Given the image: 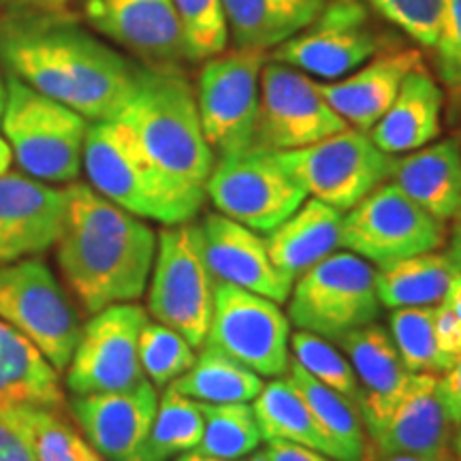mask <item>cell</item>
<instances>
[{
	"label": "cell",
	"mask_w": 461,
	"mask_h": 461,
	"mask_svg": "<svg viewBox=\"0 0 461 461\" xmlns=\"http://www.w3.org/2000/svg\"><path fill=\"white\" fill-rule=\"evenodd\" d=\"M0 60L11 75L86 120H115L131 101L140 68L56 14H7Z\"/></svg>",
	"instance_id": "obj_1"
},
{
	"label": "cell",
	"mask_w": 461,
	"mask_h": 461,
	"mask_svg": "<svg viewBox=\"0 0 461 461\" xmlns=\"http://www.w3.org/2000/svg\"><path fill=\"white\" fill-rule=\"evenodd\" d=\"M67 197L56 257L86 312L140 299L157 255V233L88 184L73 182Z\"/></svg>",
	"instance_id": "obj_2"
},
{
	"label": "cell",
	"mask_w": 461,
	"mask_h": 461,
	"mask_svg": "<svg viewBox=\"0 0 461 461\" xmlns=\"http://www.w3.org/2000/svg\"><path fill=\"white\" fill-rule=\"evenodd\" d=\"M165 176L205 193L214 152L201 129L197 96L180 71L140 68L131 101L118 115Z\"/></svg>",
	"instance_id": "obj_3"
},
{
	"label": "cell",
	"mask_w": 461,
	"mask_h": 461,
	"mask_svg": "<svg viewBox=\"0 0 461 461\" xmlns=\"http://www.w3.org/2000/svg\"><path fill=\"white\" fill-rule=\"evenodd\" d=\"M82 167L90 186L137 218L160 224L190 222L207 194L165 176L143 152L129 126L105 120L88 126Z\"/></svg>",
	"instance_id": "obj_4"
},
{
	"label": "cell",
	"mask_w": 461,
	"mask_h": 461,
	"mask_svg": "<svg viewBox=\"0 0 461 461\" xmlns=\"http://www.w3.org/2000/svg\"><path fill=\"white\" fill-rule=\"evenodd\" d=\"M0 126L17 165L34 180H77L88 132L84 115L9 75Z\"/></svg>",
	"instance_id": "obj_5"
},
{
	"label": "cell",
	"mask_w": 461,
	"mask_h": 461,
	"mask_svg": "<svg viewBox=\"0 0 461 461\" xmlns=\"http://www.w3.org/2000/svg\"><path fill=\"white\" fill-rule=\"evenodd\" d=\"M148 310L188 339L203 346L214 312L216 278L207 265L203 235L194 222L167 224L157 235Z\"/></svg>",
	"instance_id": "obj_6"
},
{
	"label": "cell",
	"mask_w": 461,
	"mask_h": 461,
	"mask_svg": "<svg viewBox=\"0 0 461 461\" xmlns=\"http://www.w3.org/2000/svg\"><path fill=\"white\" fill-rule=\"evenodd\" d=\"M380 314L370 263L353 252L330 255L299 276L288 302V321L330 342L370 325Z\"/></svg>",
	"instance_id": "obj_7"
},
{
	"label": "cell",
	"mask_w": 461,
	"mask_h": 461,
	"mask_svg": "<svg viewBox=\"0 0 461 461\" xmlns=\"http://www.w3.org/2000/svg\"><path fill=\"white\" fill-rule=\"evenodd\" d=\"M0 319L41 350L56 372H65L82 325L51 269L28 257L0 265Z\"/></svg>",
	"instance_id": "obj_8"
},
{
	"label": "cell",
	"mask_w": 461,
	"mask_h": 461,
	"mask_svg": "<svg viewBox=\"0 0 461 461\" xmlns=\"http://www.w3.org/2000/svg\"><path fill=\"white\" fill-rule=\"evenodd\" d=\"M447 227L393 182H383L342 218L339 246L376 265L440 250Z\"/></svg>",
	"instance_id": "obj_9"
},
{
	"label": "cell",
	"mask_w": 461,
	"mask_h": 461,
	"mask_svg": "<svg viewBox=\"0 0 461 461\" xmlns=\"http://www.w3.org/2000/svg\"><path fill=\"white\" fill-rule=\"evenodd\" d=\"M276 157L305 193L339 212H348L387 182L393 158L376 148L367 132L350 126L312 146L276 152Z\"/></svg>",
	"instance_id": "obj_10"
},
{
	"label": "cell",
	"mask_w": 461,
	"mask_h": 461,
	"mask_svg": "<svg viewBox=\"0 0 461 461\" xmlns=\"http://www.w3.org/2000/svg\"><path fill=\"white\" fill-rule=\"evenodd\" d=\"M205 194L218 214L257 233H272L308 199V193L280 165L276 152L258 148L214 163Z\"/></svg>",
	"instance_id": "obj_11"
},
{
	"label": "cell",
	"mask_w": 461,
	"mask_h": 461,
	"mask_svg": "<svg viewBox=\"0 0 461 461\" xmlns=\"http://www.w3.org/2000/svg\"><path fill=\"white\" fill-rule=\"evenodd\" d=\"M265 51L218 54L199 73L197 107L205 141L218 157H233L255 146Z\"/></svg>",
	"instance_id": "obj_12"
},
{
	"label": "cell",
	"mask_w": 461,
	"mask_h": 461,
	"mask_svg": "<svg viewBox=\"0 0 461 461\" xmlns=\"http://www.w3.org/2000/svg\"><path fill=\"white\" fill-rule=\"evenodd\" d=\"M205 344L261 378L285 376L291 363V321L272 299L216 280Z\"/></svg>",
	"instance_id": "obj_13"
},
{
	"label": "cell",
	"mask_w": 461,
	"mask_h": 461,
	"mask_svg": "<svg viewBox=\"0 0 461 461\" xmlns=\"http://www.w3.org/2000/svg\"><path fill=\"white\" fill-rule=\"evenodd\" d=\"M344 129H348V124L308 75L276 60L263 65L252 148L286 152L312 146Z\"/></svg>",
	"instance_id": "obj_14"
},
{
	"label": "cell",
	"mask_w": 461,
	"mask_h": 461,
	"mask_svg": "<svg viewBox=\"0 0 461 461\" xmlns=\"http://www.w3.org/2000/svg\"><path fill=\"white\" fill-rule=\"evenodd\" d=\"M148 312L137 303L103 308L82 327L67 367V387L73 395L122 391L141 383L140 336Z\"/></svg>",
	"instance_id": "obj_15"
},
{
	"label": "cell",
	"mask_w": 461,
	"mask_h": 461,
	"mask_svg": "<svg viewBox=\"0 0 461 461\" xmlns=\"http://www.w3.org/2000/svg\"><path fill=\"white\" fill-rule=\"evenodd\" d=\"M378 34L361 0H331L295 37L272 51V60L305 75L338 79L378 54Z\"/></svg>",
	"instance_id": "obj_16"
},
{
	"label": "cell",
	"mask_w": 461,
	"mask_h": 461,
	"mask_svg": "<svg viewBox=\"0 0 461 461\" xmlns=\"http://www.w3.org/2000/svg\"><path fill=\"white\" fill-rule=\"evenodd\" d=\"M88 24L157 71L188 60L173 0H84Z\"/></svg>",
	"instance_id": "obj_17"
},
{
	"label": "cell",
	"mask_w": 461,
	"mask_h": 461,
	"mask_svg": "<svg viewBox=\"0 0 461 461\" xmlns=\"http://www.w3.org/2000/svg\"><path fill=\"white\" fill-rule=\"evenodd\" d=\"M67 188L22 173H0V265L43 255L67 221Z\"/></svg>",
	"instance_id": "obj_18"
},
{
	"label": "cell",
	"mask_w": 461,
	"mask_h": 461,
	"mask_svg": "<svg viewBox=\"0 0 461 461\" xmlns=\"http://www.w3.org/2000/svg\"><path fill=\"white\" fill-rule=\"evenodd\" d=\"M71 412L88 445L107 461H141L158 408L157 387L146 378L135 387L75 395Z\"/></svg>",
	"instance_id": "obj_19"
},
{
	"label": "cell",
	"mask_w": 461,
	"mask_h": 461,
	"mask_svg": "<svg viewBox=\"0 0 461 461\" xmlns=\"http://www.w3.org/2000/svg\"><path fill=\"white\" fill-rule=\"evenodd\" d=\"M339 346L357 376V408L363 428L370 438L378 436L406 395L414 374L402 363L389 333L374 322L346 333Z\"/></svg>",
	"instance_id": "obj_20"
},
{
	"label": "cell",
	"mask_w": 461,
	"mask_h": 461,
	"mask_svg": "<svg viewBox=\"0 0 461 461\" xmlns=\"http://www.w3.org/2000/svg\"><path fill=\"white\" fill-rule=\"evenodd\" d=\"M203 235L207 265L216 280L285 303L293 291V280L276 269L265 240L257 230L222 214H207L199 224Z\"/></svg>",
	"instance_id": "obj_21"
},
{
	"label": "cell",
	"mask_w": 461,
	"mask_h": 461,
	"mask_svg": "<svg viewBox=\"0 0 461 461\" xmlns=\"http://www.w3.org/2000/svg\"><path fill=\"white\" fill-rule=\"evenodd\" d=\"M423 62L417 50H393L376 54L342 82L319 84L322 96L350 129L370 132L387 113L400 86L414 67Z\"/></svg>",
	"instance_id": "obj_22"
},
{
	"label": "cell",
	"mask_w": 461,
	"mask_h": 461,
	"mask_svg": "<svg viewBox=\"0 0 461 461\" xmlns=\"http://www.w3.org/2000/svg\"><path fill=\"white\" fill-rule=\"evenodd\" d=\"M455 425L438 395V374H414L411 387L393 417L378 436L372 438L376 455L453 453Z\"/></svg>",
	"instance_id": "obj_23"
},
{
	"label": "cell",
	"mask_w": 461,
	"mask_h": 461,
	"mask_svg": "<svg viewBox=\"0 0 461 461\" xmlns=\"http://www.w3.org/2000/svg\"><path fill=\"white\" fill-rule=\"evenodd\" d=\"M387 180L438 221H453L461 212V143L442 140L393 157Z\"/></svg>",
	"instance_id": "obj_24"
},
{
	"label": "cell",
	"mask_w": 461,
	"mask_h": 461,
	"mask_svg": "<svg viewBox=\"0 0 461 461\" xmlns=\"http://www.w3.org/2000/svg\"><path fill=\"white\" fill-rule=\"evenodd\" d=\"M442 103L440 86L420 62L403 77L395 101L367 135L391 157L428 146L440 135Z\"/></svg>",
	"instance_id": "obj_25"
},
{
	"label": "cell",
	"mask_w": 461,
	"mask_h": 461,
	"mask_svg": "<svg viewBox=\"0 0 461 461\" xmlns=\"http://www.w3.org/2000/svg\"><path fill=\"white\" fill-rule=\"evenodd\" d=\"M344 214L319 199H305L302 205L267 233L265 246L276 269L297 280L339 246Z\"/></svg>",
	"instance_id": "obj_26"
},
{
	"label": "cell",
	"mask_w": 461,
	"mask_h": 461,
	"mask_svg": "<svg viewBox=\"0 0 461 461\" xmlns=\"http://www.w3.org/2000/svg\"><path fill=\"white\" fill-rule=\"evenodd\" d=\"M327 0H222L229 37L240 50H274L303 31Z\"/></svg>",
	"instance_id": "obj_27"
},
{
	"label": "cell",
	"mask_w": 461,
	"mask_h": 461,
	"mask_svg": "<svg viewBox=\"0 0 461 461\" xmlns=\"http://www.w3.org/2000/svg\"><path fill=\"white\" fill-rule=\"evenodd\" d=\"M37 403L65 411L54 366L26 336L0 319V406Z\"/></svg>",
	"instance_id": "obj_28"
},
{
	"label": "cell",
	"mask_w": 461,
	"mask_h": 461,
	"mask_svg": "<svg viewBox=\"0 0 461 461\" xmlns=\"http://www.w3.org/2000/svg\"><path fill=\"white\" fill-rule=\"evenodd\" d=\"M457 272L453 258L440 250L378 265L374 280L380 305L397 310L440 303Z\"/></svg>",
	"instance_id": "obj_29"
},
{
	"label": "cell",
	"mask_w": 461,
	"mask_h": 461,
	"mask_svg": "<svg viewBox=\"0 0 461 461\" xmlns=\"http://www.w3.org/2000/svg\"><path fill=\"white\" fill-rule=\"evenodd\" d=\"M288 380L299 391L303 402L319 425L321 434L330 445V455L336 461H363L366 455V431L355 402L346 400L336 391L325 387L314 376H310L299 363H288Z\"/></svg>",
	"instance_id": "obj_30"
},
{
	"label": "cell",
	"mask_w": 461,
	"mask_h": 461,
	"mask_svg": "<svg viewBox=\"0 0 461 461\" xmlns=\"http://www.w3.org/2000/svg\"><path fill=\"white\" fill-rule=\"evenodd\" d=\"M169 387L194 402L233 403L255 400L261 393L263 380L233 357L203 344L190 370L173 380Z\"/></svg>",
	"instance_id": "obj_31"
},
{
	"label": "cell",
	"mask_w": 461,
	"mask_h": 461,
	"mask_svg": "<svg viewBox=\"0 0 461 461\" xmlns=\"http://www.w3.org/2000/svg\"><path fill=\"white\" fill-rule=\"evenodd\" d=\"M252 412L263 440L297 442L330 455V445L321 434L308 403L286 376H278L269 384H263L261 393L252 400Z\"/></svg>",
	"instance_id": "obj_32"
},
{
	"label": "cell",
	"mask_w": 461,
	"mask_h": 461,
	"mask_svg": "<svg viewBox=\"0 0 461 461\" xmlns=\"http://www.w3.org/2000/svg\"><path fill=\"white\" fill-rule=\"evenodd\" d=\"M203 428L201 403L167 387L158 400L157 414L141 451V461H169L177 455L197 451Z\"/></svg>",
	"instance_id": "obj_33"
},
{
	"label": "cell",
	"mask_w": 461,
	"mask_h": 461,
	"mask_svg": "<svg viewBox=\"0 0 461 461\" xmlns=\"http://www.w3.org/2000/svg\"><path fill=\"white\" fill-rule=\"evenodd\" d=\"M0 417L26 442L34 461H75L79 436L62 411L37 403H7L0 406Z\"/></svg>",
	"instance_id": "obj_34"
},
{
	"label": "cell",
	"mask_w": 461,
	"mask_h": 461,
	"mask_svg": "<svg viewBox=\"0 0 461 461\" xmlns=\"http://www.w3.org/2000/svg\"><path fill=\"white\" fill-rule=\"evenodd\" d=\"M199 403L205 428L197 453L207 455V457L238 461L257 451L263 442V436L248 402Z\"/></svg>",
	"instance_id": "obj_35"
},
{
	"label": "cell",
	"mask_w": 461,
	"mask_h": 461,
	"mask_svg": "<svg viewBox=\"0 0 461 461\" xmlns=\"http://www.w3.org/2000/svg\"><path fill=\"white\" fill-rule=\"evenodd\" d=\"M434 308L436 305L397 308L389 316L391 339L402 357V363L411 374H438L440 376Z\"/></svg>",
	"instance_id": "obj_36"
},
{
	"label": "cell",
	"mask_w": 461,
	"mask_h": 461,
	"mask_svg": "<svg viewBox=\"0 0 461 461\" xmlns=\"http://www.w3.org/2000/svg\"><path fill=\"white\" fill-rule=\"evenodd\" d=\"M197 355L182 333L163 322L148 321L140 336V361L154 387H167L190 370Z\"/></svg>",
	"instance_id": "obj_37"
},
{
	"label": "cell",
	"mask_w": 461,
	"mask_h": 461,
	"mask_svg": "<svg viewBox=\"0 0 461 461\" xmlns=\"http://www.w3.org/2000/svg\"><path fill=\"white\" fill-rule=\"evenodd\" d=\"M188 62L210 60L227 50L229 28L222 0H173Z\"/></svg>",
	"instance_id": "obj_38"
},
{
	"label": "cell",
	"mask_w": 461,
	"mask_h": 461,
	"mask_svg": "<svg viewBox=\"0 0 461 461\" xmlns=\"http://www.w3.org/2000/svg\"><path fill=\"white\" fill-rule=\"evenodd\" d=\"M291 350L299 366L303 367L310 376L339 393L346 400L357 403V376L350 361L339 350L333 348L330 339L314 336L310 331H302L291 336Z\"/></svg>",
	"instance_id": "obj_39"
},
{
	"label": "cell",
	"mask_w": 461,
	"mask_h": 461,
	"mask_svg": "<svg viewBox=\"0 0 461 461\" xmlns=\"http://www.w3.org/2000/svg\"><path fill=\"white\" fill-rule=\"evenodd\" d=\"M366 7L406 32L420 48L431 50L438 41L447 0H361Z\"/></svg>",
	"instance_id": "obj_40"
},
{
	"label": "cell",
	"mask_w": 461,
	"mask_h": 461,
	"mask_svg": "<svg viewBox=\"0 0 461 461\" xmlns=\"http://www.w3.org/2000/svg\"><path fill=\"white\" fill-rule=\"evenodd\" d=\"M438 77L447 88L461 92V0H447L434 48Z\"/></svg>",
	"instance_id": "obj_41"
},
{
	"label": "cell",
	"mask_w": 461,
	"mask_h": 461,
	"mask_svg": "<svg viewBox=\"0 0 461 461\" xmlns=\"http://www.w3.org/2000/svg\"><path fill=\"white\" fill-rule=\"evenodd\" d=\"M434 330L438 344V361H440V374L461 357V322L445 303H436L434 308Z\"/></svg>",
	"instance_id": "obj_42"
},
{
	"label": "cell",
	"mask_w": 461,
	"mask_h": 461,
	"mask_svg": "<svg viewBox=\"0 0 461 461\" xmlns=\"http://www.w3.org/2000/svg\"><path fill=\"white\" fill-rule=\"evenodd\" d=\"M438 395H440L448 419L457 429L461 425V357L445 374L438 376Z\"/></svg>",
	"instance_id": "obj_43"
},
{
	"label": "cell",
	"mask_w": 461,
	"mask_h": 461,
	"mask_svg": "<svg viewBox=\"0 0 461 461\" xmlns=\"http://www.w3.org/2000/svg\"><path fill=\"white\" fill-rule=\"evenodd\" d=\"M263 455L267 461H333L330 455L286 440L267 442V448H265Z\"/></svg>",
	"instance_id": "obj_44"
},
{
	"label": "cell",
	"mask_w": 461,
	"mask_h": 461,
	"mask_svg": "<svg viewBox=\"0 0 461 461\" xmlns=\"http://www.w3.org/2000/svg\"><path fill=\"white\" fill-rule=\"evenodd\" d=\"M0 461H34L26 442L0 417Z\"/></svg>",
	"instance_id": "obj_45"
},
{
	"label": "cell",
	"mask_w": 461,
	"mask_h": 461,
	"mask_svg": "<svg viewBox=\"0 0 461 461\" xmlns=\"http://www.w3.org/2000/svg\"><path fill=\"white\" fill-rule=\"evenodd\" d=\"M68 0H0L9 14H56Z\"/></svg>",
	"instance_id": "obj_46"
},
{
	"label": "cell",
	"mask_w": 461,
	"mask_h": 461,
	"mask_svg": "<svg viewBox=\"0 0 461 461\" xmlns=\"http://www.w3.org/2000/svg\"><path fill=\"white\" fill-rule=\"evenodd\" d=\"M363 461H455V457H453V453H447V455H412V453L376 455L366 448Z\"/></svg>",
	"instance_id": "obj_47"
},
{
	"label": "cell",
	"mask_w": 461,
	"mask_h": 461,
	"mask_svg": "<svg viewBox=\"0 0 461 461\" xmlns=\"http://www.w3.org/2000/svg\"><path fill=\"white\" fill-rule=\"evenodd\" d=\"M440 303H445L447 308L455 314V319L461 322V272H457V276L451 280V285H448Z\"/></svg>",
	"instance_id": "obj_48"
},
{
	"label": "cell",
	"mask_w": 461,
	"mask_h": 461,
	"mask_svg": "<svg viewBox=\"0 0 461 461\" xmlns=\"http://www.w3.org/2000/svg\"><path fill=\"white\" fill-rule=\"evenodd\" d=\"M447 255L451 257L453 263L461 269V212L453 218V230H451V240H448Z\"/></svg>",
	"instance_id": "obj_49"
},
{
	"label": "cell",
	"mask_w": 461,
	"mask_h": 461,
	"mask_svg": "<svg viewBox=\"0 0 461 461\" xmlns=\"http://www.w3.org/2000/svg\"><path fill=\"white\" fill-rule=\"evenodd\" d=\"M75 461H105V457L96 453L84 438H79L77 448H75Z\"/></svg>",
	"instance_id": "obj_50"
},
{
	"label": "cell",
	"mask_w": 461,
	"mask_h": 461,
	"mask_svg": "<svg viewBox=\"0 0 461 461\" xmlns=\"http://www.w3.org/2000/svg\"><path fill=\"white\" fill-rule=\"evenodd\" d=\"M11 160H14V154H11L9 143L5 141V137H0V173L9 171Z\"/></svg>",
	"instance_id": "obj_51"
},
{
	"label": "cell",
	"mask_w": 461,
	"mask_h": 461,
	"mask_svg": "<svg viewBox=\"0 0 461 461\" xmlns=\"http://www.w3.org/2000/svg\"><path fill=\"white\" fill-rule=\"evenodd\" d=\"M176 461H227V459H216V457H207V455H201L197 451H190V453H184L177 457Z\"/></svg>",
	"instance_id": "obj_52"
},
{
	"label": "cell",
	"mask_w": 461,
	"mask_h": 461,
	"mask_svg": "<svg viewBox=\"0 0 461 461\" xmlns=\"http://www.w3.org/2000/svg\"><path fill=\"white\" fill-rule=\"evenodd\" d=\"M453 457L455 461H461V425L457 428V434L453 436Z\"/></svg>",
	"instance_id": "obj_53"
},
{
	"label": "cell",
	"mask_w": 461,
	"mask_h": 461,
	"mask_svg": "<svg viewBox=\"0 0 461 461\" xmlns=\"http://www.w3.org/2000/svg\"><path fill=\"white\" fill-rule=\"evenodd\" d=\"M5 96H7V88L3 86V79H0V118H3V109H5Z\"/></svg>",
	"instance_id": "obj_54"
},
{
	"label": "cell",
	"mask_w": 461,
	"mask_h": 461,
	"mask_svg": "<svg viewBox=\"0 0 461 461\" xmlns=\"http://www.w3.org/2000/svg\"><path fill=\"white\" fill-rule=\"evenodd\" d=\"M250 461H267V459H265L263 453H258V455H255V457H252Z\"/></svg>",
	"instance_id": "obj_55"
}]
</instances>
